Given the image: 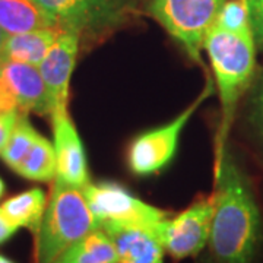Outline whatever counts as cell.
<instances>
[{"mask_svg": "<svg viewBox=\"0 0 263 263\" xmlns=\"http://www.w3.org/2000/svg\"><path fill=\"white\" fill-rule=\"evenodd\" d=\"M214 27L234 34H253L247 0H227Z\"/></svg>", "mask_w": 263, "mask_h": 263, "instance_id": "19", "label": "cell"}, {"mask_svg": "<svg viewBox=\"0 0 263 263\" xmlns=\"http://www.w3.org/2000/svg\"><path fill=\"white\" fill-rule=\"evenodd\" d=\"M214 195L199 197L173 218H165L151 227L164 250L174 259L195 257L209 243L214 216Z\"/></svg>", "mask_w": 263, "mask_h": 263, "instance_id": "7", "label": "cell"}, {"mask_svg": "<svg viewBox=\"0 0 263 263\" xmlns=\"http://www.w3.org/2000/svg\"><path fill=\"white\" fill-rule=\"evenodd\" d=\"M113 240L119 263H162L164 247L149 227L105 222L101 226Z\"/></svg>", "mask_w": 263, "mask_h": 263, "instance_id": "12", "label": "cell"}, {"mask_svg": "<svg viewBox=\"0 0 263 263\" xmlns=\"http://www.w3.org/2000/svg\"><path fill=\"white\" fill-rule=\"evenodd\" d=\"M0 27L12 35L56 25L34 0H0Z\"/></svg>", "mask_w": 263, "mask_h": 263, "instance_id": "15", "label": "cell"}, {"mask_svg": "<svg viewBox=\"0 0 263 263\" xmlns=\"http://www.w3.org/2000/svg\"><path fill=\"white\" fill-rule=\"evenodd\" d=\"M79 48V35L73 31L62 29L57 41L38 66L47 89L50 116L67 110L70 79L78 60Z\"/></svg>", "mask_w": 263, "mask_h": 263, "instance_id": "10", "label": "cell"}, {"mask_svg": "<svg viewBox=\"0 0 263 263\" xmlns=\"http://www.w3.org/2000/svg\"><path fill=\"white\" fill-rule=\"evenodd\" d=\"M0 263H15V262H13V260H10L9 257H6V256L0 254Z\"/></svg>", "mask_w": 263, "mask_h": 263, "instance_id": "25", "label": "cell"}, {"mask_svg": "<svg viewBox=\"0 0 263 263\" xmlns=\"http://www.w3.org/2000/svg\"><path fill=\"white\" fill-rule=\"evenodd\" d=\"M47 206V196L44 190L32 187L9 197L2 203V212L12 226L27 228L31 233H37Z\"/></svg>", "mask_w": 263, "mask_h": 263, "instance_id": "14", "label": "cell"}, {"mask_svg": "<svg viewBox=\"0 0 263 263\" xmlns=\"http://www.w3.org/2000/svg\"><path fill=\"white\" fill-rule=\"evenodd\" d=\"M212 92L214 86L208 81L205 89L176 119L160 127L143 132L133 139L127 149V165L133 174L141 177L152 176L168 165L176 155L181 132Z\"/></svg>", "mask_w": 263, "mask_h": 263, "instance_id": "6", "label": "cell"}, {"mask_svg": "<svg viewBox=\"0 0 263 263\" xmlns=\"http://www.w3.org/2000/svg\"><path fill=\"white\" fill-rule=\"evenodd\" d=\"M91 212L103 226L105 222L154 227L168 214L136 197L129 189L114 181L88 183L82 189Z\"/></svg>", "mask_w": 263, "mask_h": 263, "instance_id": "8", "label": "cell"}, {"mask_svg": "<svg viewBox=\"0 0 263 263\" xmlns=\"http://www.w3.org/2000/svg\"><path fill=\"white\" fill-rule=\"evenodd\" d=\"M206 50L221 101V120L215 138V173L227 151V139L240 98L252 84L256 65L253 34H234L212 27L205 37Z\"/></svg>", "mask_w": 263, "mask_h": 263, "instance_id": "2", "label": "cell"}, {"mask_svg": "<svg viewBox=\"0 0 263 263\" xmlns=\"http://www.w3.org/2000/svg\"><path fill=\"white\" fill-rule=\"evenodd\" d=\"M6 37H8V34H6V32L2 29V27H0V51H2V47H3V43H5Z\"/></svg>", "mask_w": 263, "mask_h": 263, "instance_id": "24", "label": "cell"}, {"mask_svg": "<svg viewBox=\"0 0 263 263\" xmlns=\"http://www.w3.org/2000/svg\"><path fill=\"white\" fill-rule=\"evenodd\" d=\"M50 117L56 154V179L73 187L84 189L89 183L86 152L69 110L53 113Z\"/></svg>", "mask_w": 263, "mask_h": 263, "instance_id": "11", "label": "cell"}, {"mask_svg": "<svg viewBox=\"0 0 263 263\" xmlns=\"http://www.w3.org/2000/svg\"><path fill=\"white\" fill-rule=\"evenodd\" d=\"M19 114L18 111H5L0 110V151L3 149L6 141L9 139L10 133L15 127V123L18 120Z\"/></svg>", "mask_w": 263, "mask_h": 263, "instance_id": "22", "label": "cell"}, {"mask_svg": "<svg viewBox=\"0 0 263 263\" xmlns=\"http://www.w3.org/2000/svg\"><path fill=\"white\" fill-rule=\"evenodd\" d=\"M254 43L263 50V0H247Z\"/></svg>", "mask_w": 263, "mask_h": 263, "instance_id": "21", "label": "cell"}, {"mask_svg": "<svg viewBox=\"0 0 263 263\" xmlns=\"http://www.w3.org/2000/svg\"><path fill=\"white\" fill-rule=\"evenodd\" d=\"M0 110L50 116L47 89L38 66L0 59Z\"/></svg>", "mask_w": 263, "mask_h": 263, "instance_id": "9", "label": "cell"}, {"mask_svg": "<svg viewBox=\"0 0 263 263\" xmlns=\"http://www.w3.org/2000/svg\"><path fill=\"white\" fill-rule=\"evenodd\" d=\"M203 263H212V262H203Z\"/></svg>", "mask_w": 263, "mask_h": 263, "instance_id": "27", "label": "cell"}, {"mask_svg": "<svg viewBox=\"0 0 263 263\" xmlns=\"http://www.w3.org/2000/svg\"><path fill=\"white\" fill-rule=\"evenodd\" d=\"M250 122L257 135V139L263 146V75L257 84L252 98V108H250Z\"/></svg>", "mask_w": 263, "mask_h": 263, "instance_id": "20", "label": "cell"}, {"mask_svg": "<svg viewBox=\"0 0 263 263\" xmlns=\"http://www.w3.org/2000/svg\"><path fill=\"white\" fill-rule=\"evenodd\" d=\"M5 190H6V186H5V183H3V180L0 179V199L3 196V193H5Z\"/></svg>", "mask_w": 263, "mask_h": 263, "instance_id": "26", "label": "cell"}, {"mask_svg": "<svg viewBox=\"0 0 263 263\" xmlns=\"http://www.w3.org/2000/svg\"><path fill=\"white\" fill-rule=\"evenodd\" d=\"M54 263H119V256L110 235L97 228L66 249Z\"/></svg>", "mask_w": 263, "mask_h": 263, "instance_id": "16", "label": "cell"}, {"mask_svg": "<svg viewBox=\"0 0 263 263\" xmlns=\"http://www.w3.org/2000/svg\"><path fill=\"white\" fill-rule=\"evenodd\" d=\"M19 176L32 181L47 183L56 179V154L47 138L38 135L25 158L15 168Z\"/></svg>", "mask_w": 263, "mask_h": 263, "instance_id": "17", "label": "cell"}, {"mask_svg": "<svg viewBox=\"0 0 263 263\" xmlns=\"http://www.w3.org/2000/svg\"><path fill=\"white\" fill-rule=\"evenodd\" d=\"M38 135L40 133L31 124L27 114H19L9 139L6 141L3 149L0 151V158L15 171V168L21 164V161L29 152L31 146L34 145Z\"/></svg>", "mask_w": 263, "mask_h": 263, "instance_id": "18", "label": "cell"}, {"mask_svg": "<svg viewBox=\"0 0 263 263\" xmlns=\"http://www.w3.org/2000/svg\"><path fill=\"white\" fill-rule=\"evenodd\" d=\"M16 227L12 226L9 221L6 219V216L3 215L2 209H0V245L6 243L8 240H10L13 234L16 233Z\"/></svg>", "mask_w": 263, "mask_h": 263, "instance_id": "23", "label": "cell"}, {"mask_svg": "<svg viewBox=\"0 0 263 263\" xmlns=\"http://www.w3.org/2000/svg\"><path fill=\"white\" fill-rule=\"evenodd\" d=\"M227 0H149L148 12L176 38L197 65L203 66L200 51Z\"/></svg>", "mask_w": 263, "mask_h": 263, "instance_id": "5", "label": "cell"}, {"mask_svg": "<svg viewBox=\"0 0 263 263\" xmlns=\"http://www.w3.org/2000/svg\"><path fill=\"white\" fill-rule=\"evenodd\" d=\"M209 247L215 263H253L262 241V216L246 173L226 151L215 173Z\"/></svg>", "mask_w": 263, "mask_h": 263, "instance_id": "1", "label": "cell"}, {"mask_svg": "<svg viewBox=\"0 0 263 263\" xmlns=\"http://www.w3.org/2000/svg\"><path fill=\"white\" fill-rule=\"evenodd\" d=\"M97 228L101 224L88 206L82 189L54 179L35 233V263H54L66 249Z\"/></svg>", "mask_w": 263, "mask_h": 263, "instance_id": "3", "label": "cell"}, {"mask_svg": "<svg viewBox=\"0 0 263 263\" xmlns=\"http://www.w3.org/2000/svg\"><path fill=\"white\" fill-rule=\"evenodd\" d=\"M62 32L59 27H47L8 35L0 51V59L40 66Z\"/></svg>", "mask_w": 263, "mask_h": 263, "instance_id": "13", "label": "cell"}, {"mask_svg": "<svg viewBox=\"0 0 263 263\" xmlns=\"http://www.w3.org/2000/svg\"><path fill=\"white\" fill-rule=\"evenodd\" d=\"M54 25L76 32L81 43L111 35L138 15L141 0H34Z\"/></svg>", "mask_w": 263, "mask_h": 263, "instance_id": "4", "label": "cell"}]
</instances>
